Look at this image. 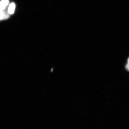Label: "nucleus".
<instances>
[{
  "mask_svg": "<svg viewBox=\"0 0 129 129\" xmlns=\"http://www.w3.org/2000/svg\"><path fill=\"white\" fill-rule=\"evenodd\" d=\"M9 3V0H1L0 1V9L3 10L6 9Z\"/></svg>",
  "mask_w": 129,
  "mask_h": 129,
  "instance_id": "f03ea898",
  "label": "nucleus"
},
{
  "mask_svg": "<svg viewBox=\"0 0 129 129\" xmlns=\"http://www.w3.org/2000/svg\"><path fill=\"white\" fill-rule=\"evenodd\" d=\"M15 6V4L13 2L11 3L9 5L8 9V11L10 14H13L14 13Z\"/></svg>",
  "mask_w": 129,
  "mask_h": 129,
  "instance_id": "7ed1b4c3",
  "label": "nucleus"
},
{
  "mask_svg": "<svg viewBox=\"0 0 129 129\" xmlns=\"http://www.w3.org/2000/svg\"><path fill=\"white\" fill-rule=\"evenodd\" d=\"M126 68H127V69L128 70H129V65H128H128L127 64V65H126Z\"/></svg>",
  "mask_w": 129,
  "mask_h": 129,
  "instance_id": "20e7f679",
  "label": "nucleus"
},
{
  "mask_svg": "<svg viewBox=\"0 0 129 129\" xmlns=\"http://www.w3.org/2000/svg\"><path fill=\"white\" fill-rule=\"evenodd\" d=\"M6 9L3 10L0 9V21L9 18L10 14L8 12V9L6 10Z\"/></svg>",
  "mask_w": 129,
  "mask_h": 129,
  "instance_id": "f257e3e1",
  "label": "nucleus"
}]
</instances>
